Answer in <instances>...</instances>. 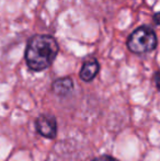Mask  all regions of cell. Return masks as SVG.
Returning a JSON list of instances; mask_svg holds the SVG:
<instances>
[{"mask_svg": "<svg viewBox=\"0 0 160 161\" xmlns=\"http://www.w3.org/2000/svg\"><path fill=\"white\" fill-rule=\"evenodd\" d=\"M59 52L57 41L51 35H34L28 43L25 49V62L33 71H43L54 63Z\"/></svg>", "mask_w": 160, "mask_h": 161, "instance_id": "cell-1", "label": "cell"}, {"mask_svg": "<svg viewBox=\"0 0 160 161\" xmlns=\"http://www.w3.org/2000/svg\"><path fill=\"white\" fill-rule=\"evenodd\" d=\"M127 48L134 54H145L156 49L158 45L157 34L149 26H139L130 33L126 41Z\"/></svg>", "mask_w": 160, "mask_h": 161, "instance_id": "cell-2", "label": "cell"}, {"mask_svg": "<svg viewBox=\"0 0 160 161\" xmlns=\"http://www.w3.org/2000/svg\"><path fill=\"white\" fill-rule=\"evenodd\" d=\"M35 126H36V130L40 135L43 137L51 138L53 139L56 137L57 134V123L54 116L49 114H43L37 117L36 122H35Z\"/></svg>", "mask_w": 160, "mask_h": 161, "instance_id": "cell-3", "label": "cell"}, {"mask_svg": "<svg viewBox=\"0 0 160 161\" xmlns=\"http://www.w3.org/2000/svg\"><path fill=\"white\" fill-rule=\"evenodd\" d=\"M99 70H100V64L98 63V60L96 58H90L83 62L79 76L81 80H83L85 82H90L96 78V76L99 74Z\"/></svg>", "mask_w": 160, "mask_h": 161, "instance_id": "cell-4", "label": "cell"}, {"mask_svg": "<svg viewBox=\"0 0 160 161\" xmlns=\"http://www.w3.org/2000/svg\"><path fill=\"white\" fill-rule=\"evenodd\" d=\"M52 90L57 96L66 97L74 91V82L69 77L58 78L52 83Z\"/></svg>", "mask_w": 160, "mask_h": 161, "instance_id": "cell-5", "label": "cell"}, {"mask_svg": "<svg viewBox=\"0 0 160 161\" xmlns=\"http://www.w3.org/2000/svg\"><path fill=\"white\" fill-rule=\"evenodd\" d=\"M91 161H120V160H118L116 158L112 157V156L103 155V156H101V157L94 158V159H93V160H91Z\"/></svg>", "mask_w": 160, "mask_h": 161, "instance_id": "cell-6", "label": "cell"}, {"mask_svg": "<svg viewBox=\"0 0 160 161\" xmlns=\"http://www.w3.org/2000/svg\"><path fill=\"white\" fill-rule=\"evenodd\" d=\"M154 80H155V83H156L157 88L160 90V71H157L154 76Z\"/></svg>", "mask_w": 160, "mask_h": 161, "instance_id": "cell-7", "label": "cell"}, {"mask_svg": "<svg viewBox=\"0 0 160 161\" xmlns=\"http://www.w3.org/2000/svg\"><path fill=\"white\" fill-rule=\"evenodd\" d=\"M154 21H155V23L157 24V25H160V12H157V13H155L154 14Z\"/></svg>", "mask_w": 160, "mask_h": 161, "instance_id": "cell-8", "label": "cell"}]
</instances>
